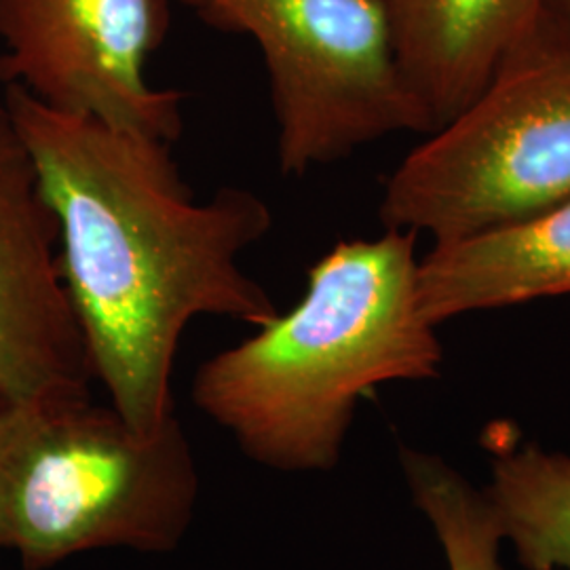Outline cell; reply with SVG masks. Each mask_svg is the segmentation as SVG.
<instances>
[{
	"label": "cell",
	"mask_w": 570,
	"mask_h": 570,
	"mask_svg": "<svg viewBox=\"0 0 570 570\" xmlns=\"http://www.w3.org/2000/svg\"><path fill=\"white\" fill-rule=\"evenodd\" d=\"M94 379L63 284L58 216L0 102V400L89 393Z\"/></svg>",
	"instance_id": "52a82bcc"
},
{
	"label": "cell",
	"mask_w": 570,
	"mask_h": 570,
	"mask_svg": "<svg viewBox=\"0 0 570 570\" xmlns=\"http://www.w3.org/2000/svg\"><path fill=\"white\" fill-rule=\"evenodd\" d=\"M503 541L527 570H570V454L503 452L484 490Z\"/></svg>",
	"instance_id": "30bf717a"
},
{
	"label": "cell",
	"mask_w": 570,
	"mask_h": 570,
	"mask_svg": "<svg viewBox=\"0 0 570 570\" xmlns=\"http://www.w3.org/2000/svg\"><path fill=\"white\" fill-rule=\"evenodd\" d=\"M416 282L433 326L570 294V197L522 220L433 244L419 258Z\"/></svg>",
	"instance_id": "ba28073f"
},
{
	"label": "cell",
	"mask_w": 570,
	"mask_h": 570,
	"mask_svg": "<svg viewBox=\"0 0 570 570\" xmlns=\"http://www.w3.org/2000/svg\"><path fill=\"white\" fill-rule=\"evenodd\" d=\"M416 237L385 228L334 245L311 266L298 305L199 367L195 406L265 468H334L364 395L440 374L438 326L419 303Z\"/></svg>",
	"instance_id": "7a4b0ae2"
},
{
	"label": "cell",
	"mask_w": 570,
	"mask_h": 570,
	"mask_svg": "<svg viewBox=\"0 0 570 570\" xmlns=\"http://www.w3.org/2000/svg\"><path fill=\"white\" fill-rule=\"evenodd\" d=\"M197 11L258 45L285 176L433 129L402 72L383 0H202Z\"/></svg>",
	"instance_id": "5b68a950"
},
{
	"label": "cell",
	"mask_w": 570,
	"mask_h": 570,
	"mask_svg": "<svg viewBox=\"0 0 570 570\" xmlns=\"http://www.w3.org/2000/svg\"><path fill=\"white\" fill-rule=\"evenodd\" d=\"M551 2L562 13V18L570 23V0H551Z\"/></svg>",
	"instance_id": "7c38bea8"
},
{
	"label": "cell",
	"mask_w": 570,
	"mask_h": 570,
	"mask_svg": "<svg viewBox=\"0 0 570 570\" xmlns=\"http://www.w3.org/2000/svg\"><path fill=\"white\" fill-rule=\"evenodd\" d=\"M400 456L414 505L435 530L449 570H505L503 539L484 492L435 454L404 449Z\"/></svg>",
	"instance_id": "8fae6325"
},
{
	"label": "cell",
	"mask_w": 570,
	"mask_h": 570,
	"mask_svg": "<svg viewBox=\"0 0 570 570\" xmlns=\"http://www.w3.org/2000/svg\"><path fill=\"white\" fill-rule=\"evenodd\" d=\"M570 197V23L550 7L449 121L391 171L385 228L461 239Z\"/></svg>",
	"instance_id": "277c9868"
},
{
	"label": "cell",
	"mask_w": 570,
	"mask_h": 570,
	"mask_svg": "<svg viewBox=\"0 0 570 570\" xmlns=\"http://www.w3.org/2000/svg\"><path fill=\"white\" fill-rule=\"evenodd\" d=\"M167 0H0V82L68 115L176 144L184 94L148 82Z\"/></svg>",
	"instance_id": "8992f818"
},
{
	"label": "cell",
	"mask_w": 570,
	"mask_h": 570,
	"mask_svg": "<svg viewBox=\"0 0 570 570\" xmlns=\"http://www.w3.org/2000/svg\"><path fill=\"white\" fill-rule=\"evenodd\" d=\"M184 2H186L188 7H193L195 11H197V9H199V4H202V0H184Z\"/></svg>",
	"instance_id": "4fadbf2b"
},
{
	"label": "cell",
	"mask_w": 570,
	"mask_h": 570,
	"mask_svg": "<svg viewBox=\"0 0 570 570\" xmlns=\"http://www.w3.org/2000/svg\"><path fill=\"white\" fill-rule=\"evenodd\" d=\"M197 497L178 416L142 435L89 393L0 400V548L26 570L104 548L169 553Z\"/></svg>",
	"instance_id": "3957f363"
},
{
	"label": "cell",
	"mask_w": 570,
	"mask_h": 570,
	"mask_svg": "<svg viewBox=\"0 0 570 570\" xmlns=\"http://www.w3.org/2000/svg\"><path fill=\"white\" fill-rule=\"evenodd\" d=\"M383 4L402 72L435 129L482 89L551 0H383Z\"/></svg>",
	"instance_id": "9c48e42d"
},
{
	"label": "cell",
	"mask_w": 570,
	"mask_h": 570,
	"mask_svg": "<svg viewBox=\"0 0 570 570\" xmlns=\"http://www.w3.org/2000/svg\"><path fill=\"white\" fill-rule=\"evenodd\" d=\"M0 102L58 216L94 376L129 428L155 435L176 416L171 370L195 317L263 327L279 315L239 265L271 230V207L244 186L197 202L174 144L53 110L18 85H4Z\"/></svg>",
	"instance_id": "6da1fadb"
}]
</instances>
